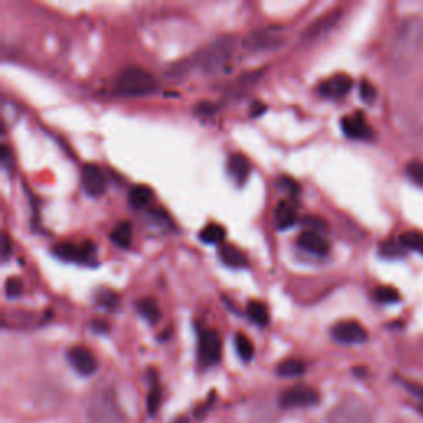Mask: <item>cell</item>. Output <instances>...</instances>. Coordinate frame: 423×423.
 I'll use <instances>...</instances> for the list:
<instances>
[{
  "label": "cell",
  "instance_id": "6da1fadb",
  "mask_svg": "<svg viewBox=\"0 0 423 423\" xmlns=\"http://www.w3.org/2000/svg\"><path fill=\"white\" fill-rule=\"evenodd\" d=\"M157 88L154 75L141 67H126L113 81V92L121 96H148L157 92Z\"/></svg>",
  "mask_w": 423,
  "mask_h": 423
},
{
  "label": "cell",
  "instance_id": "7a4b0ae2",
  "mask_svg": "<svg viewBox=\"0 0 423 423\" xmlns=\"http://www.w3.org/2000/svg\"><path fill=\"white\" fill-rule=\"evenodd\" d=\"M86 417L89 423H126V413L118 404L111 388H99L86 402Z\"/></svg>",
  "mask_w": 423,
  "mask_h": 423
},
{
  "label": "cell",
  "instance_id": "3957f363",
  "mask_svg": "<svg viewBox=\"0 0 423 423\" xmlns=\"http://www.w3.org/2000/svg\"><path fill=\"white\" fill-rule=\"evenodd\" d=\"M423 51V21L418 19H410L404 25L399 37V57L402 62H415V58Z\"/></svg>",
  "mask_w": 423,
  "mask_h": 423
},
{
  "label": "cell",
  "instance_id": "277c9868",
  "mask_svg": "<svg viewBox=\"0 0 423 423\" xmlns=\"http://www.w3.org/2000/svg\"><path fill=\"white\" fill-rule=\"evenodd\" d=\"M327 423H374V417L364 402L346 399L331 410Z\"/></svg>",
  "mask_w": 423,
  "mask_h": 423
},
{
  "label": "cell",
  "instance_id": "5b68a950",
  "mask_svg": "<svg viewBox=\"0 0 423 423\" xmlns=\"http://www.w3.org/2000/svg\"><path fill=\"white\" fill-rule=\"evenodd\" d=\"M319 402V392L309 386L289 387L279 397V404L284 408H306Z\"/></svg>",
  "mask_w": 423,
  "mask_h": 423
},
{
  "label": "cell",
  "instance_id": "8992f818",
  "mask_svg": "<svg viewBox=\"0 0 423 423\" xmlns=\"http://www.w3.org/2000/svg\"><path fill=\"white\" fill-rule=\"evenodd\" d=\"M51 253L63 261H75V263H92L94 257V245L92 241H83V243H68L62 241L51 248Z\"/></svg>",
  "mask_w": 423,
  "mask_h": 423
},
{
  "label": "cell",
  "instance_id": "52a82bcc",
  "mask_svg": "<svg viewBox=\"0 0 423 423\" xmlns=\"http://www.w3.org/2000/svg\"><path fill=\"white\" fill-rule=\"evenodd\" d=\"M222 356V339L215 329H207L200 332L198 339V359L204 365L217 364Z\"/></svg>",
  "mask_w": 423,
  "mask_h": 423
},
{
  "label": "cell",
  "instance_id": "ba28073f",
  "mask_svg": "<svg viewBox=\"0 0 423 423\" xmlns=\"http://www.w3.org/2000/svg\"><path fill=\"white\" fill-rule=\"evenodd\" d=\"M331 336L332 339L338 340L340 344H362L369 338L365 327L359 321H354V319L340 321L338 325L332 326Z\"/></svg>",
  "mask_w": 423,
  "mask_h": 423
},
{
  "label": "cell",
  "instance_id": "9c48e42d",
  "mask_svg": "<svg viewBox=\"0 0 423 423\" xmlns=\"http://www.w3.org/2000/svg\"><path fill=\"white\" fill-rule=\"evenodd\" d=\"M283 43V37L276 28H261L243 38V49L248 51H263L278 49Z\"/></svg>",
  "mask_w": 423,
  "mask_h": 423
},
{
  "label": "cell",
  "instance_id": "30bf717a",
  "mask_svg": "<svg viewBox=\"0 0 423 423\" xmlns=\"http://www.w3.org/2000/svg\"><path fill=\"white\" fill-rule=\"evenodd\" d=\"M67 359L73 369L80 375H85V377L93 375L98 369L96 357L85 346H71L67 352Z\"/></svg>",
  "mask_w": 423,
  "mask_h": 423
},
{
  "label": "cell",
  "instance_id": "8fae6325",
  "mask_svg": "<svg viewBox=\"0 0 423 423\" xmlns=\"http://www.w3.org/2000/svg\"><path fill=\"white\" fill-rule=\"evenodd\" d=\"M340 128H343V132L351 139L357 141H369L374 137L372 128L369 126L364 114L362 113H354L349 116H344L340 119Z\"/></svg>",
  "mask_w": 423,
  "mask_h": 423
},
{
  "label": "cell",
  "instance_id": "7c38bea8",
  "mask_svg": "<svg viewBox=\"0 0 423 423\" xmlns=\"http://www.w3.org/2000/svg\"><path fill=\"white\" fill-rule=\"evenodd\" d=\"M81 184L86 193L92 197H99L106 192V177L96 164H86L81 169Z\"/></svg>",
  "mask_w": 423,
  "mask_h": 423
},
{
  "label": "cell",
  "instance_id": "4fadbf2b",
  "mask_svg": "<svg viewBox=\"0 0 423 423\" xmlns=\"http://www.w3.org/2000/svg\"><path fill=\"white\" fill-rule=\"evenodd\" d=\"M352 80L347 75H334L319 85V94L326 98H343L351 92Z\"/></svg>",
  "mask_w": 423,
  "mask_h": 423
},
{
  "label": "cell",
  "instance_id": "5bb4252c",
  "mask_svg": "<svg viewBox=\"0 0 423 423\" xmlns=\"http://www.w3.org/2000/svg\"><path fill=\"white\" fill-rule=\"evenodd\" d=\"M296 241L304 252L313 254H321V257L322 254H327V252H329L331 248L329 241L325 239V235L314 230H304L303 233H300Z\"/></svg>",
  "mask_w": 423,
  "mask_h": 423
},
{
  "label": "cell",
  "instance_id": "9a60e30c",
  "mask_svg": "<svg viewBox=\"0 0 423 423\" xmlns=\"http://www.w3.org/2000/svg\"><path fill=\"white\" fill-rule=\"evenodd\" d=\"M227 171H228V174H230L232 179L235 180V184L241 185L250 175L248 159L245 157L243 154H232L230 157H228Z\"/></svg>",
  "mask_w": 423,
  "mask_h": 423
},
{
  "label": "cell",
  "instance_id": "2e32d148",
  "mask_svg": "<svg viewBox=\"0 0 423 423\" xmlns=\"http://www.w3.org/2000/svg\"><path fill=\"white\" fill-rule=\"evenodd\" d=\"M218 257L223 265L230 266V268H245L248 265L247 254L233 245H222L218 248Z\"/></svg>",
  "mask_w": 423,
  "mask_h": 423
},
{
  "label": "cell",
  "instance_id": "e0dca14e",
  "mask_svg": "<svg viewBox=\"0 0 423 423\" xmlns=\"http://www.w3.org/2000/svg\"><path fill=\"white\" fill-rule=\"evenodd\" d=\"M276 228L278 230H286V228L293 227L297 220V212L296 207L291 205L289 202H282L276 207Z\"/></svg>",
  "mask_w": 423,
  "mask_h": 423
},
{
  "label": "cell",
  "instance_id": "ac0fdd59",
  "mask_svg": "<svg viewBox=\"0 0 423 423\" xmlns=\"http://www.w3.org/2000/svg\"><path fill=\"white\" fill-rule=\"evenodd\" d=\"M136 309H137V313H139L141 316L146 319V321L150 322V325H155V322L159 321V318H161V309H159L157 301L150 296L137 300Z\"/></svg>",
  "mask_w": 423,
  "mask_h": 423
},
{
  "label": "cell",
  "instance_id": "d6986e66",
  "mask_svg": "<svg viewBox=\"0 0 423 423\" xmlns=\"http://www.w3.org/2000/svg\"><path fill=\"white\" fill-rule=\"evenodd\" d=\"M110 239L116 247L129 248L132 241V225L129 222H119L110 233Z\"/></svg>",
  "mask_w": 423,
  "mask_h": 423
},
{
  "label": "cell",
  "instance_id": "ffe728a7",
  "mask_svg": "<svg viewBox=\"0 0 423 423\" xmlns=\"http://www.w3.org/2000/svg\"><path fill=\"white\" fill-rule=\"evenodd\" d=\"M150 200H153V189L149 185L137 184L129 191V202L136 209H144L146 205L150 204Z\"/></svg>",
  "mask_w": 423,
  "mask_h": 423
},
{
  "label": "cell",
  "instance_id": "44dd1931",
  "mask_svg": "<svg viewBox=\"0 0 423 423\" xmlns=\"http://www.w3.org/2000/svg\"><path fill=\"white\" fill-rule=\"evenodd\" d=\"M247 314L254 325H258V326H266L270 322L268 308H266V304H263L261 301H257V300L248 301Z\"/></svg>",
  "mask_w": 423,
  "mask_h": 423
},
{
  "label": "cell",
  "instance_id": "7402d4cb",
  "mask_svg": "<svg viewBox=\"0 0 423 423\" xmlns=\"http://www.w3.org/2000/svg\"><path fill=\"white\" fill-rule=\"evenodd\" d=\"M339 15H340V12L334 10V12H329V14L325 15V17H321V19L309 25L308 32L304 33V38H313V37L319 35L321 32H325V30L332 27V25H334V21L339 19Z\"/></svg>",
  "mask_w": 423,
  "mask_h": 423
},
{
  "label": "cell",
  "instance_id": "603a6c76",
  "mask_svg": "<svg viewBox=\"0 0 423 423\" xmlns=\"http://www.w3.org/2000/svg\"><path fill=\"white\" fill-rule=\"evenodd\" d=\"M225 235H227L225 228L218 225V223H207V225L200 230V233H198L200 240L210 245H217L220 241H223Z\"/></svg>",
  "mask_w": 423,
  "mask_h": 423
},
{
  "label": "cell",
  "instance_id": "cb8c5ba5",
  "mask_svg": "<svg viewBox=\"0 0 423 423\" xmlns=\"http://www.w3.org/2000/svg\"><path fill=\"white\" fill-rule=\"evenodd\" d=\"M304 362L300 359H284L276 367V372L282 377H297L304 372Z\"/></svg>",
  "mask_w": 423,
  "mask_h": 423
},
{
  "label": "cell",
  "instance_id": "d4e9b609",
  "mask_svg": "<svg viewBox=\"0 0 423 423\" xmlns=\"http://www.w3.org/2000/svg\"><path fill=\"white\" fill-rule=\"evenodd\" d=\"M235 349L236 352H239V356L243 361H252L254 356V346L253 343L250 340L247 336L243 334V332H239V334H235Z\"/></svg>",
  "mask_w": 423,
  "mask_h": 423
},
{
  "label": "cell",
  "instance_id": "484cf974",
  "mask_svg": "<svg viewBox=\"0 0 423 423\" xmlns=\"http://www.w3.org/2000/svg\"><path fill=\"white\" fill-rule=\"evenodd\" d=\"M399 240L405 248L417 250V252H420L423 254V233L407 232V233H404V235H400Z\"/></svg>",
  "mask_w": 423,
  "mask_h": 423
},
{
  "label": "cell",
  "instance_id": "4316f807",
  "mask_svg": "<svg viewBox=\"0 0 423 423\" xmlns=\"http://www.w3.org/2000/svg\"><path fill=\"white\" fill-rule=\"evenodd\" d=\"M405 174L408 175V179L412 180V182L423 187V162L410 161L407 166H405Z\"/></svg>",
  "mask_w": 423,
  "mask_h": 423
},
{
  "label": "cell",
  "instance_id": "83f0119b",
  "mask_svg": "<svg viewBox=\"0 0 423 423\" xmlns=\"http://www.w3.org/2000/svg\"><path fill=\"white\" fill-rule=\"evenodd\" d=\"M375 297H377V301H381V303L390 304V303H395V301H399L400 295L395 288L381 286V288L375 289Z\"/></svg>",
  "mask_w": 423,
  "mask_h": 423
},
{
  "label": "cell",
  "instance_id": "f1b7e54d",
  "mask_svg": "<svg viewBox=\"0 0 423 423\" xmlns=\"http://www.w3.org/2000/svg\"><path fill=\"white\" fill-rule=\"evenodd\" d=\"M405 253V247L399 241H392L388 240L386 243L381 245V254L387 258H395V257H402Z\"/></svg>",
  "mask_w": 423,
  "mask_h": 423
},
{
  "label": "cell",
  "instance_id": "f546056e",
  "mask_svg": "<svg viewBox=\"0 0 423 423\" xmlns=\"http://www.w3.org/2000/svg\"><path fill=\"white\" fill-rule=\"evenodd\" d=\"M6 295L8 297H19L24 295V282L19 276H10L6 282Z\"/></svg>",
  "mask_w": 423,
  "mask_h": 423
},
{
  "label": "cell",
  "instance_id": "4dcf8cb0",
  "mask_svg": "<svg viewBox=\"0 0 423 423\" xmlns=\"http://www.w3.org/2000/svg\"><path fill=\"white\" fill-rule=\"evenodd\" d=\"M96 301H98L99 306H105V308H113V306L118 303V296H116L113 291H110V289H103L101 293H98Z\"/></svg>",
  "mask_w": 423,
  "mask_h": 423
},
{
  "label": "cell",
  "instance_id": "1f68e13d",
  "mask_svg": "<svg viewBox=\"0 0 423 423\" xmlns=\"http://www.w3.org/2000/svg\"><path fill=\"white\" fill-rule=\"evenodd\" d=\"M359 92H361V98L367 103H372L375 99V88L370 81H367V80L362 81L359 86Z\"/></svg>",
  "mask_w": 423,
  "mask_h": 423
},
{
  "label": "cell",
  "instance_id": "d6a6232c",
  "mask_svg": "<svg viewBox=\"0 0 423 423\" xmlns=\"http://www.w3.org/2000/svg\"><path fill=\"white\" fill-rule=\"evenodd\" d=\"M278 185H282L283 189H286V191L291 193V196H296L297 192H300V187H297V182L295 179H291V177L288 175H282L278 179Z\"/></svg>",
  "mask_w": 423,
  "mask_h": 423
},
{
  "label": "cell",
  "instance_id": "836d02e7",
  "mask_svg": "<svg viewBox=\"0 0 423 423\" xmlns=\"http://www.w3.org/2000/svg\"><path fill=\"white\" fill-rule=\"evenodd\" d=\"M304 225H308V230H314V232H325L326 230V222L325 220L318 218V217H304L303 218Z\"/></svg>",
  "mask_w": 423,
  "mask_h": 423
},
{
  "label": "cell",
  "instance_id": "e575fe53",
  "mask_svg": "<svg viewBox=\"0 0 423 423\" xmlns=\"http://www.w3.org/2000/svg\"><path fill=\"white\" fill-rule=\"evenodd\" d=\"M405 386H407L410 394L415 395L420 402H423V386H420V383H415V382H407Z\"/></svg>",
  "mask_w": 423,
  "mask_h": 423
},
{
  "label": "cell",
  "instance_id": "d590c367",
  "mask_svg": "<svg viewBox=\"0 0 423 423\" xmlns=\"http://www.w3.org/2000/svg\"><path fill=\"white\" fill-rule=\"evenodd\" d=\"M196 111L198 114H212L215 111V105H214V103H209V101L198 103V105H196Z\"/></svg>",
  "mask_w": 423,
  "mask_h": 423
},
{
  "label": "cell",
  "instance_id": "8d00e7d4",
  "mask_svg": "<svg viewBox=\"0 0 423 423\" xmlns=\"http://www.w3.org/2000/svg\"><path fill=\"white\" fill-rule=\"evenodd\" d=\"M8 253H10V241H8L7 233H3V260H7Z\"/></svg>",
  "mask_w": 423,
  "mask_h": 423
},
{
  "label": "cell",
  "instance_id": "74e56055",
  "mask_svg": "<svg viewBox=\"0 0 423 423\" xmlns=\"http://www.w3.org/2000/svg\"><path fill=\"white\" fill-rule=\"evenodd\" d=\"M263 111H266V106L263 105V103L257 101V103H254V110L252 111V116H258V114H261Z\"/></svg>",
  "mask_w": 423,
  "mask_h": 423
}]
</instances>
